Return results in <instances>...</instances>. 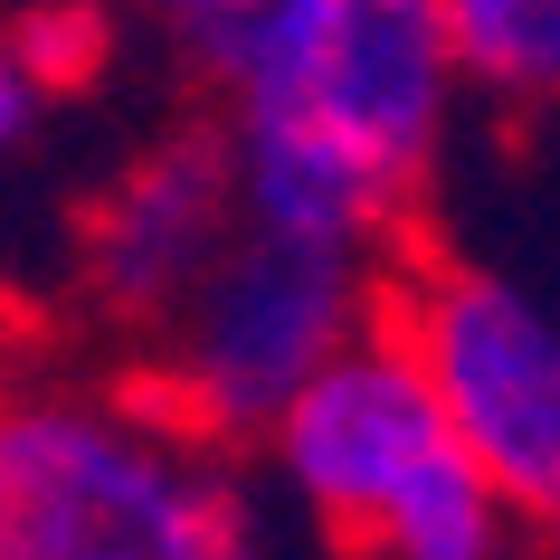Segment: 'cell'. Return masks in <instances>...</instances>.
Segmentation results:
<instances>
[{
  "mask_svg": "<svg viewBox=\"0 0 560 560\" xmlns=\"http://www.w3.org/2000/svg\"><path fill=\"white\" fill-rule=\"evenodd\" d=\"M0 560H266L237 446L133 371H0Z\"/></svg>",
  "mask_w": 560,
  "mask_h": 560,
  "instance_id": "cell-1",
  "label": "cell"
},
{
  "mask_svg": "<svg viewBox=\"0 0 560 560\" xmlns=\"http://www.w3.org/2000/svg\"><path fill=\"white\" fill-rule=\"evenodd\" d=\"M389 266L399 257H352L314 237L247 229L200 266V285L172 304V324L124 361L152 399H172L200 438L257 446V428L324 371L361 324H381Z\"/></svg>",
  "mask_w": 560,
  "mask_h": 560,
  "instance_id": "cell-2",
  "label": "cell"
},
{
  "mask_svg": "<svg viewBox=\"0 0 560 560\" xmlns=\"http://www.w3.org/2000/svg\"><path fill=\"white\" fill-rule=\"evenodd\" d=\"M389 332L409 342L446 438L532 532L560 513V304L485 257H418L399 247L381 295Z\"/></svg>",
  "mask_w": 560,
  "mask_h": 560,
  "instance_id": "cell-3",
  "label": "cell"
},
{
  "mask_svg": "<svg viewBox=\"0 0 560 560\" xmlns=\"http://www.w3.org/2000/svg\"><path fill=\"white\" fill-rule=\"evenodd\" d=\"M229 237H237L229 133H219V115H180L152 143L124 152L115 180L77 209L67 304H77V324L95 342H115V361H133Z\"/></svg>",
  "mask_w": 560,
  "mask_h": 560,
  "instance_id": "cell-4",
  "label": "cell"
},
{
  "mask_svg": "<svg viewBox=\"0 0 560 560\" xmlns=\"http://www.w3.org/2000/svg\"><path fill=\"white\" fill-rule=\"evenodd\" d=\"M438 446H446V418H438V399H428V381H418L409 342H399L389 314H381V324H361L352 342L257 428V466H266V485H276V503L304 513V523L342 551Z\"/></svg>",
  "mask_w": 560,
  "mask_h": 560,
  "instance_id": "cell-5",
  "label": "cell"
},
{
  "mask_svg": "<svg viewBox=\"0 0 560 560\" xmlns=\"http://www.w3.org/2000/svg\"><path fill=\"white\" fill-rule=\"evenodd\" d=\"M285 105H304L399 200H428V180L446 162V133L466 115V77H456L438 0H342L314 67L285 86Z\"/></svg>",
  "mask_w": 560,
  "mask_h": 560,
  "instance_id": "cell-6",
  "label": "cell"
},
{
  "mask_svg": "<svg viewBox=\"0 0 560 560\" xmlns=\"http://www.w3.org/2000/svg\"><path fill=\"white\" fill-rule=\"evenodd\" d=\"M332 10L342 0H143L162 58L180 67V86L209 95V115L266 105L314 67Z\"/></svg>",
  "mask_w": 560,
  "mask_h": 560,
  "instance_id": "cell-7",
  "label": "cell"
},
{
  "mask_svg": "<svg viewBox=\"0 0 560 560\" xmlns=\"http://www.w3.org/2000/svg\"><path fill=\"white\" fill-rule=\"evenodd\" d=\"M541 532L494 494V475L466 466V446L446 438L371 523L342 541V560H523Z\"/></svg>",
  "mask_w": 560,
  "mask_h": 560,
  "instance_id": "cell-8",
  "label": "cell"
},
{
  "mask_svg": "<svg viewBox=\"0 0 560 560\" xmlns=\"http://www.w3.org/2000/svg\"><path fill=\"white\" fill-rule=\"evenodd\" d=\"M438 20L466 95H485L503 115L560 105V0H438Z\"/></svg>",
  "mask_w": 560,
  "mask_h": 560,
  "instance_id": "cell-9",
  "label": "cell"
},
{
  "mask_svg": "<svg viewBox=\"0 0 560 560\" xmlns=\"http://www.w3.org/2000/svg\"><path fill=\"white\" fill-rule=\"evenodd\" d=\"M67 95H77V86L48 67V48L30 38V20H20V10H0V162H20V152L58 124Z\"/></svg>",
  "mask_w": 560,
  "mask_h": 560,
  "instance_id": "cell-10",
  "label": "cell"
},
{
  "mask_svg": "<svg viewBox=\"0 0 560 560\" xmlns=\"http://www.w3.org/2000/svg\"><path fill=\"white\" fill-rule=\"evenodd\" d=\"M10 342H20V332H10V304H0V361H10Z\"/></svg>",
  "mask_w": 560,
  "mask_h": 560,
  "instance_id": "cell-11",
  "label": "cell"
},
{
  "mask_svg": "<svg viewBox=\"0 0 560 560\" xmlns=\"http://www.w3.org/2000/svg\"><path fill=\"white\" fill-rule=\"evenodd\" d=\"M541 541H551V560H560V513H551V532H541Z\"/></svg>",
  "mask_w": 560,
  "mask_h": 560,
  "instance_id": "cell-12",
  "label": "cell"
},
{
  "mask_svg": "<svg viewBox=\"0 0 560 560\" xmlns=\"http://www.w3.org/2000/svg\"><path fill=\"white\" fill-rule=\"evenodd\" d=\"M0 371H10V361H0Z\"/></svg>",
  "mask_w": 560,
  "mask_h": 560,
  "instance_id": "cell-13",
  "label": "cell"
}]
</instances>
